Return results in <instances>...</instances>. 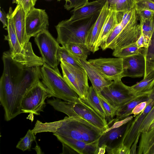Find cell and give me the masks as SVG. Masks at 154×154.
<instances>
[{
    "instance_id": "cell-15",
    "label": "cell",
    "mask_w": 154,
    "mask_h": 154,
    "mask_svg": "<svg viewBox=\"0 0 154 154\" xmlns=\"http://www.w3.org/2000/svg\"><path fill=\"white\" fill-rule=\"evenodd\" d=\"M55 136L62 144L63 152L62 153L98 154V140L88 143L65 136L59 135Z\"/></svg>"
},
{
    "instance_id": "cell-20",
    "label": "cell",
    "mask_w": 154,
    "mask_h": 154,
    "mask_svg": "<svg viewBox=\"0 0 154 154\" xmlns=\"http://www.w3.org/2000/svg\"><path fill=\"white\" fill-rule=\"evenodd\" d=\"M107 0H96L90 2L81 7L74 9L72 14L69 19L75 21L88 18L100 13Z\"/></svg>"
},
{
    "instance_id": "cell-12",
    "label": "cell",
    "mask_w": 154,
    "mask_h": 154,
    "mask_svg": "<svg viewBox=\"0 0 154 154\" xmlns=\"http://www.w3.org/2000/svg\"><path fill=\"white\" fill-rule=\"evenodd\" d=\"M88 61L106 79L112 81L123 77L122 58H100Z\"/></svg>"
},
{
    "instance_id": "cell-11",
    "label": "cell",
    "mask_w": 154,
    "mask_h": 154,
    "mask_svg": "<svg viewBox=\"0 0 154 154\" xmlns=\"http://www.w3.org/2000/svg\"><path fill=\"white\" fill-rule=\"evenodd\" d=\"M26 14L20 5H17L13 11L12 16L16 34L19 42L27 54L31 58L43 65L42 57L34 53L32 44L29 42L26 29L25 19Z\"/></svg>"
},
{
    "instance_id": "cell-2",
    "label": "cell",
    "mask_w": 154,
    "mask_h": 154,
    "mask_svg": "<svg viewBox=\"0 0 154 154\" xmlns=\"http://www.w3.org/2000/svg\"><path fill=\"white\" fill-rule=\"evenodd\" d=\"M53 135L70 137L88 143L98 141L104 131L79 117L66 116Z\"/></svg>"
},
{
    "instance_id": "cell-47",
    "label": "cell",
    "mask_w": 154,
    "mask_h": 154,
    "mask_svg": "<svg viewBox=\"0 0 154 154\" xmlns=\"http://www.w3.org/2000/svg\"><path fill=\"white\" fill-rule=\"evenodd\" d=\"M16 0H13V3H16Z\"/></svg>"
},
{
    "instance_id": "cell-40",
    "label": "cell",
    "mask_w": 154,
    "mask_h": 154,
    "mask_svg": "<svg viewBox=\"0 0 154 154\" xmlns=\"http://www.w3.org/2000/svg\"><path fill=\"white\" fill-rule=\"evenodd\" d=\"M37 0H16V4L20 5L26 14L34 6Z\"/></svg>"
},
{
    "instance_id": "cell-31",
    "label": "cell",
    "mask_w": 154,
    "mask_h": 154,
    "mask_svg": "<svg viewBox=\"0 0 154 154\" xmlns=\"http://www.w3.org/2000/svg\"><path fill=\"white\" fill-rule=\"evenodd\" d=\"M141 52V49L137 47L136 42L126 47L114 50L112 55L117 58H123Z\"/></svg>"
},
{
    "instance_id": "cell-8",
    "label": "cell",
    "mask_w": 154,
    "mask_h": 154,
    "mask_svg": "<svg viewBox=\"0 0 154 154\" xmlns=\"http://www.w3.org/2000/svg\"><path fill=\"white\" fill-rule=\"evenodd\" d=\"M97 93L116 110L137 97L142 96L136 94L132 91L130 86L125 85L121 80L112 81L110 85L104 87L100 92Z\"/></svg>"
},
{
    "instance_id": "cell-29",
    "label": "cell",
    "mask_w": 154,
    "mask_h": 154,
    "mask_svg": "<svg viewBox=\"0 0 154 154\" xmlns=\"http://www.w3.org/2000/svg\"><path fill=\"white\" fill-rule=\"evenodd\" d=\"M64 46L72 54L79 59L86 60L91 52L85 44L71 43Z\"/></svg>"
},
{
    "instance_id": "cell-36",
    "label": "cell",
    "mask_w": 154,
    "mask_h": 154,
    "mask_svg": "<svg viewBox=\"0 0 154 154\" xmlns=\"http://www.w3.org/2000/svg\"><path fill=\"white\" fill-rule=\"evenodd\" d=\"M154 122V105L146 115L140 128V133L147 131L151 124Z\"/></svg>"
},
{
    "instance_id": "cell-16",
    "label": "cell",
    "mask_w": 154,
    "mask_h": 154,
    "mask_svg": "<svg viewBox=\"0 0 154 154\" xmlns=\"http://www.w3.org/2000/svg\"><path fill=\"white\" fill-rule=\"evenodd\" d=\"M109 11V4L107 0L97 18L88 32L85 45L91 52L93 53L99 49L97 47V40Z\"/></svg>"
},
{
    "instance_id": "cell-24",
    "label": "cell",
    "mask_w": 154,
    "mask_h": 154,
    "mask_svg": "<svg viewBox=\"0 0 154 154\" xmlns=\"http://www.w3.org/2000/svg\"><path fill=\"white\" fill-rule=\"evenodd\" d=\"M150 97L148 96H142L137 97L119 107L116 110L114 122L120 121L130 116L135 107L141 102L147 101Z\"/></svg>"
},
{
    "instance_id": "cell-19",
    "label": "cell",
    "mask_w": 154,
    "mask_h": 154,
    "mask_svg": "<svg viewBox=\"0 0 154 154\" xmlns=\"http://www.w3.org/2000/svg\"><path fill=\"white\" fill-rule=\"evenodd\" d=\"M141 33V26L137 22L130 23L122 27L121 32L116 41L114 50L126 47L135 43Z\"/></svg>"
},
{
    "instance_id": "cell-37",
    "label": "cell",
    "mask_w": 154,
    "mask_h": 154,
    "mask_svg": "<svg viewBox=\"0 0 154 154\" xmlns=\"http://www.w3.org/2000/svg\"><path fill=\"white\" fill-rule=\"evenodd\" d=\"M97 94L103 108L106 114L107 118L112 119L116 116V109L112 106L101 96L98 94Z\"/></svg>"
},
{
    "instance_id": "cell-35",
    "label": "cell",
    "mask_w": 154,
    "mask_h": 154,
    "mask_svg": "<svg viewBox=\"0 0 154 154\" xmlns=\"http://www.w3.org/2000/svg\"><path fill=\"white\" fill-rule=\"evenodd\" d=\"M108 154H130V148L119 141L116 144L113 145L106 149Z\"/></svg>"
},
{
    "instance_id": "cell-30",
    "label": "cell",
    "mask_w": 154,
    "mask_h": 154,
    "mask_svg": "<svg viewBox=\"0 0 154 154\" xmlns=\"http://www.w3.org/2000/svg\"><path fill=\"white\" fill-rule=\"evenodd\" d=\"M110 10L124 12L134 7L136 0H107Z\"/></svg>"
},
{
    "instance_id": "cell-10",
    "label": "cell",
    "mask_w": 154,
    "mask_h": 154,
    "mask_svg": "<svg viewBox=\"0 0 154 154\" xmlns=\"http://www.w3.org/2000/svg\"><path fill=\"white\" fill-rule=\"evenodd\" d=\"M35 41L45 63L56 70L59 64L57 59L59 43L48 29L41 32L35 37Z\"/></svg>"
},
{
    "instance_id": "cell-43",
    "label": "cell",
    "mask_w": 154,
    "mask_h": 154,
    "mask_svg": "<svg viewBox=\"0 0 154 154\" xmlns=\"http://www.w3.org/2000/svg\"><path fill=\"white\" fill-rule=\"evenodd\" d=\"M149 41L146 39L141 32V34L136 42L137 47L140 49L146 48L149 44Z\"/></svg>"
},
{
    "instance_id": "cell-17",
    "label": "cell",
    "mask_w": 154,
    "mask_h": 154,
    "mask_svg": "<svg viewBox=\"0 0 154 154\" xmlns=\"http://www.w3.org/2000/svg\"><path fill=\"white\" fill-rule=\"evenodd\" d=\"M133 118L132 116H130L122 120L115 122L114 125L104 131L98 140L99 149L106 150L115 140L122 137L126 130L127 124Z\"/></svg>"
},
{
    "instance_id": "cell-42",
    "label": "cell",
    "mask_w": 154,
    "mask_h": 154,
    "mask_svg": "<svg viewBox=\"0 0 154 154\" xmlns=\"http://www.w3.org/2000/svg\"><path fill=\"white\" fill-rule=\"evenodd\" d=\"M147 101L141 102L135 107L132 112L134 117L141 113L145 109L147 104Z\"/></svg>"
},
{
    "instance_id": "cell-7",
    "label": "cell",
    "mask_w": 154,
    "mask_h": 154,
    "mask_svg": "<svg viewBox=\"0 0 154 154\" xmlns=\"http://www.w3.org/2000/svg\"><path fill=\"white\" fill-rule=\"evenodd\" d=\"M51 95L40 81L34 85L26 93L21 104L22 113L40 115L46 106L45 100Z\"/></svg>"
},
{
    "instance_id": "cell-9",
    "label": "cell",
    "mask_w": 154,
    "mask_h": 154,
    "mask_svg": "<svg viewBox=\"0 0 154 154\" xmlns=\"http://www.w3.org/2000/svg\"><path fill=\"white\" fill-rule=\"evenodd\" d=\"M63 77L69 87L81 99L85 98L89 88L88 76L83 69L60 61Z\"/></svg>"
},
{
    "instance_id": "cell-44",
    "label": "cell",
    "mask_w": 154,
    "mask_h": 154,
    "mask_svg": "<svg viewBox=\"0 0 154 154\" xmlns=\"http://www.w3.org/2000/svg\"><path fill=\"white\" fill-rule=\"evenodd\" d=\"M0 20L3 25V28H6L8 26L7 14L0 10Z\"/></svg>"
},
{
    "instance_id": "cell-48",
    "label": "cell",
    "mask_w": 154,
    "mask_h": 154,
    "mask_svg": "<svg viewBox=\"0 0 154 154\" xmlns=\"http://www.w3.org/2000/svg\"><path fill=\"white\" fill-rule=\"evenodd\" d=\"M150 1H151L153 2L154 3V0H149Z\"/></svg>"
},
{
    "instance_id": "cell-23",
    "label": "cell",
    "mask_w": 154,
    "mask_h": 154,
    "mask_svg": "<svg viewBox=\"0 0 154 154\" xmlns=\"http://www.w3.org/2000/svg\"><path fill=\"white\" fill-rule=\"evenodd\" d=\"M138 147V154H154V127L141 133Z\"/></svg>"
},
{
    "instance_id": "cell-22",
    "label": "cell",
    "mask_w": 154,
    "mask_h": 154,
    "mask_svg": "<svg viewBox=\"0 0 154 154\" xmlns=\"http://www.w3.org/2000/svg\"><path fill=\"white\" fill-rule=\"evenodd\" d=\"M119 23L117 12L109 9V13L97 40V47L99 49V47L108 35Z\"/></svg>"
},
{
    "instance_id": "cell-13",
    "label": "cell",
    "mask_w": 154,
    "mask_h": 154,
    "mask_svg": "<svg viewBox=\"0 0 154 154\" xmlns=\"http://www.w3.org/2000/svg\"><path fill=\"white\" fill-rule=\"evenodd\" d=\"M149 96L150 98L147 101L145 109L136 116L134 119L127 123L125 131L120 141L129 148H130L137 136L141 134L139 132L140 126L146 115L154 105V90L151 91Z\"/></svg>"
},
{
    "instance_id": "cell-34",
    "label": "cell",
    "mask_w": 154,
    "mask_h": 154,
    "mask_svg": "<svg viewBox=\"0 0 154 154\" xmlns=\"http://www.w3.org/2000/svg\"><path fill=\"white\" fill-rule=\"evenodd\" d=\"M141 32L144 37L149 41L153 29V17L146 20H140Z\"/></svg>"
},
{
    "instance_id": "cell-38",
    "label": "cell",
    "mask_w": 154,
    "mask_h": 154,
    "mask_svg": "<svg viewBox=\"0 0 154 154\" xmlns=\"http://www.w3.org/2000/svg\"><path fill=\"white\" fill-rule=\"evenodd\" d=\"M65 1L64 8L69 10L84 6L88 2V0H66Z\"/></svg>"
},
{
    "instance_id": "cell-25",
    "label": "cell",
    "mask_w": 154,
    "mask_h": 154,
    "mask_svg": "<svg viewBox=\"0 0 154 154\" xmlns=\"http://www.w3.org/2000/svg\"><path fill=\"white\" fill-rule=\"evenodd\" d=\"M154 86V70L150 72L140 82L130 86L132 91L137 95H149Z\"/></svg>"
},
{
    "instance_id": "cell-14",
    "label": "cell",
    "mask_w": 154,
    "mask_h": 154,
    "mask_svg": "<svg viewBox=\"0 0 154 154\" xmlns=\"http://www.w3.org/2000/svg\"><path fill=\"white\" fill-rule=\"evenodd\" d=\"M25 25L26 34L29 39L48 29V17L45 10L33 8L26 15Z\"/></svg>"
},
{
    "instance_id": "cell-18",
    "label": "cell",
    "mask_w": 154,
    "mask_h": 154,
    "mask_svg": "<svg viewBox=\"0 0 154 154\" xmlns=\"http://www.w3.org/2000/svg\"><path fill=\"white\" fill-rule=\"evenodd\" d=\"M122 59L123 77L144 76L145 71V60L142 52Z\"/></svg>"
},
{
    "instance_id": "cell-28",
    "label": "cell",
    "mask_w": 154,
    "mask_h": 154,
    "mask_svg": "<svg viewBox=\"0 0 154 154\" xmlns=\"http://www.w3.org/2000/svg\"><path fill=\"white\" fill-rule=\"evenodd\" d=\"M57 59L59 63L62 61L73 66L83 69L79 59L72 54L64 46H59Z\"/></svg>"
},
{
    "instance_id": "cell-5",
    "label": "cell",
    "mask_w": 154,
    "mask_h": 154,
    "mask_svg": "<svg viewBox=\"0 0 154 154\" xmlns=\"http://www.w3.org/2000/svg\"><path fill=\"white\" fill-rule=\"evenodd\" d=\"M41 76L42 82L52 97L68 102L79 100V96L69 87L59 70L54 69L44 63L41 67Z\"/></svg>"
},
{
    "instance_id": "cell-32",
    "label": "cell",
    "mask_w": 154,
    "mask_h": 154,
    "mask_svg": "<svg viewBox=\"0 0 154 154\" xmlns=\"http://www.w3.org/2000/svg\"><path fill=\"white\" fill-rule=\"evenodd\" d=\"M122 29V27L119 23L112 32L108 35L104 41L100 46L104 50L106 49L114 50L116 39Z\"/></svg>"
},
{
    "instance_id": "cell-21",
    "label": "cell",
    "mask_w": 154,
    "mask_h": 154,
    "mask_svg": "<svg viewBox=\"0 0 154 154\" xmlns=\"http://www.w3.org/2000/svg\"><path fill=\"white\" fill-rule=\"evenodd\" d=\"M79 60L93 87L97 93L100 92L103 88L112 83V81L105 79L87 60L79 59Z\"/></svg>"
},
{
    "instance_id": "cell-26",
    "label": "cell",
    "mask_w": 154,
    "mask_h": 154,
    "mask_svg": "<svg viewBox=\"0 0 154 154\" xmlns=\"http://www.w3.org/2000/svg\"><path fill=\"white\" fill-rule=\"evenodd\" d=\"M81 99L102 117L106 119L107 118L98 94L92 85L89 87L86 97Z\"/></svg>"
},
{
    "instance_id": "cell-27",
    "label": "cell",
    "mask_w": 154,
    "mask_h": 154,
    "mask_svg": "<svg viewBox=\"0 0 154 154\" xmlns=\"http://www.w3.org/2000/svg\"><path fill=\"white\" fill-rule=\"evenodd\" d=\"M153 29L147 46L141 52L145 60V71L144 78L154 70V17H153Z\"/></svg>"
},
{
    "instance_id": "cell-46",
    "label": "cell",
    "mask_w": 154,
    "mask_h": 154,
    "mask_svg": "<svg viewBox=\"0 0 154 154\" xmlns=\"http://www.w3.org/2000/svg\"><path fill=\"white\" fill-rule=\"evenodd\" d=\"M154 127V122H153L150 125V126L149 127V130L151 129V128H153Z\"/></svg>"
},
{
    "instance_id": "cell-33",
    "label": "cell",
    "mask_w": 154,
    "mask_h": 154,
    "mask_svg": "<svg viewBox=\"0 0 154 154\" xmlns=\"http://www.w3.org/2000/svg\"><path fill=\"white\" fill-rule=\"evenodd\" d=\"M36 138L34 133L29 129L25 136L18 142L16 147L23 151L30 150L32 142L35 140Z\"/></svg>"
},
{
    "instance_id": "cell-45",
    "label": "cell",
    "mask_w": 154,
    "mask_h": 154,
    "mask_svg": "<svg viewBox=\"0 0 154 154\" xmlns=\"http://www.w3.org/2000/svg\"><path fill=\"white\" fill-rule=\"evenodd\" d=\"M140 134L137 136L134 141L132 145L130 148V154H134L137 153V144L138 143Z\"/></svg>"
},
{
    "instance_id": "cell-3",
    "label": "cell",
    "mask_w": 154,
    "mask_h": 154,
    "mask_svg": "<svg viewBox=\"0 0 154 154\" xmlns=\"http://www.w3.org/2000/svg\"><path fill=\"white\" fill-rule=\"evenodd\" d=\"M47 103L56 110L68 116L82 118L104 131L109 128L106 119L100 116L79 98V100L75 102L62 101L61 99L53 98L47 100Z\"/></svg>"
},
{
    "instance_id": "cell-4",
    "label": "cell",
    "mask_w": 154,
    "mask_h": 154,
    "mask_svg": "<svg viewBox=\"0 0 154 154\" xmlns=\"http://www.w3.org/2000/svg\"><path fill=\"white\" fill-rule=\"evenodd\" d=\"M99 14L79 20L72 21L68 19L59 22L55 26L57 41L62 46L71 43L85 45L88 32Z\"/></svg>"
},
{
    "instance_id": "cell-6",
    "label": "cell",
    "mask_w": 154,
    "mask_h": 154,
    "mask_svg": "<svg viewBox=\"0 0 154 154\" xmlns=\"http://www.w3.org/2000/svg\"><path fill=\"white\" fill-rule=\"evenodd\" d=\"M12 8L10 7L7 14L8 26L5 29L8 32L4 35V39L8 42L9 52L12 59L25 67L42 66L43 65L30 57L20 45L17 38L12 16Z\"/></svg>"
},
{
    "instance_id": "cell-39",
    "label": "cell",
    "mask_w": 154,
    "mask_h": 154,
    "mask_svg": "<svg viewBox=\"0 0 154 154\" xmlns=\"http://www.w3.org/2000/svg\"><path fill=\"white\" fill-rule=\"evenodd\" d=\"M135 9H147L154 11V3L149 0H136Z\"/></svg>"
},
{
    "instance_id": "cell-49",
    "label": "cell",
    "mask_w": 154,
    "mask_h": 154,
    "mask_svg": "<svg viewBox=\"0 0 154 154\" xmlns=\"http://www.w3.org/2000/svg\"><path fill=\"white\" fill-rule=\"evenodd\" d=\"M60 0H57V1H60ZM65 0V1H66V0Z\"/></svg>"
},
{
    "instance_id": "cell-1",
    "label": "cell",
    "mask_w": 154,
    "mask_h": 154,
    "mask_svg": "<svg viewBox=\"0 0 154 154\" xmlns=\"http://www.w3.org/2000/svg\"><path fill=\"white\" fill-rule=\"evenodd\" d=\"M3 70L0 79V101L5 112V119L8 121L16 116L15 103L16 95L17 64L9 51L3 53Z\"/></svg>"
},
{
    "instance_id": "cell-41",
    "label": "cell",
    "mask_w": 154,
    "mask_h": 154,
    "mask_svg": "<svg viewBox=\"0 0 154 154\" xmlns=\"http://www.w3.org/2000/svg\"><path fill=\"white\" fill-rule=\"evenodd\" d=\"M140 20L150 19L154 17V11L147 9H135Z\"/></svg>"
}]
</instances>
